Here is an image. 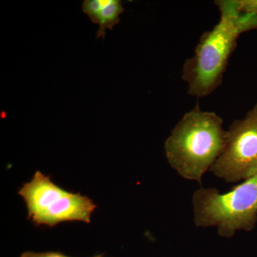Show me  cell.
<instances>
[{
    "label": "cell",
    "instance_id": "1",
    "mask_svg": "<svg viewBox=\"0 0 257 257\" xmlns=\"http://www.w3.org/2000/svg\"><path fill=\"white\" fill-rule=\"evenodd\" d=\"M226 134L220 116L196 106L182 116L166 140L169 164L184 179L201 183L222 153Z\"/></svg>",
    "mask_w": 257,
    "mask_h": 257
},
{
    "label": "cell",
    "instance_id": "2",
    "mask_svg": "<svg viewBox=\"0 0 257 257\" xmlns=\"http://www.w3.org/2000/svg\"><path fill=\"white\" fill-rule=\"evenodd\" d=\"M192 205L198 227L215 226L224 237H231L239 230L251 231L257 221V173L226 193L198 189Z\"/></svg>",
    "mask_w": 257,
    "mask_h": 257
},
{
    "label": "cell",
    "instance_id": "3",
    "mask_svg": "<svg viewBox=\"0 0 257 257\" xmlns=\"http://www.w3.org/2000/svg\"><path fill=\"white\" fill-rule=\"evenodd\" d=\"M220 19L212 30L201 37L192 58L186 60L182 79L190 95L204 97L221 84L230 56L241 34L226 10L218 8Z\"/></svg>",
    "mask_w": 257,
    "mask_h": 257
},
{
    "label": "cell",
    "instance_id": "4",
    "mask_svg": "<svg viewBox=\"0 0 257 257\" xmlns=\"http://www.w3.org/2000/svg\"><path fill=\"white\" fill-rule=\"evenodd\" d=\"M28 216L37 225L54 226L64 221L90 222L96 206L89 198L67 192L37 171L30 182L19 190Z\"/></svg>",
    "mask_w": 257,
    "mask_h": 257
},
{
    "label": "cell",
    "instance_id": "5",
    "mask_svg": "<svg viewBox=\"0 0 257 257\" xmlns=\"http://www.w3.org/2000/svg\"><path fill=\"white\" fill-rule=\"evenodd\" d=\"M211 170L226 182L245 180L257 173V104L226 131L224 150Z\"/></svg>",
    "mask_w": 257,
    "mask_h": 257
},
{
    "label": "cell",
    "instance_id": "6",
    "mask_svg": "<svg viewBox=\"0 0 257 257\" xmlns=\"http://www.w3.org/2000/svg\"><path fill=\"white\" fill-rule=\"evenodd\" d=\"M215 4L231 15L241 35L257 30V0H219Z\"/></svg>",
    "mask_w": 257,
    "mask_h": 257
},
{
    "label": "cell",
    "instance_id": "7",
    "mask_svg": "<svg viewBox=\"0 0 257 257\" xmlns=\"http://www.w3.org/2000/svg\"><path fill=\"white\" fill-rule=\"evenodd\" d=\"M124 12L121 2L119 0H105L98 18L99 30L96 38H104L106 30H112L114 25L119 23V16Z\"/></svg>",
    "mask_w": 257,
    "mask_h": 257
},
{
    "label": "cell",
    "instance_id": "8",
    "mask_svg": "<svg viewBox=\"0 0 257 257\" xmlns=\"http://www.w3.org/2000/svg\"><path fill=\"white\" fill-rule=\"evenodd\" d=\"M105 0H85L83 2L82 10L93 23L97 24L98 18Z\"/></svg>",
    "mask_w": 257,
    "mask_h": 257
},
{
    "label": "cell",
    "instance_id": "9",
    "mask_svg": "<svg viewBox=\"0 0 257 257\" xmlns=\"http://www.w3.org/2000/svg\"><path fill=\"white\" fill-rule=\"evenodd\" d=\"M20 257H69L59 252L36 253L27 251L23 253Z\"/></svg>",
    "mask_w": 257,
    "mask_h": 257
},
{
    "label": "cell",
    "instance_id": "10",
    "mask_svg": "<svg viewBox=\"0 0 257 257\" xmlns=\"http://www.w3.org/2000/svg\"><path fill=\"white\" fill-rule=\"evenodd\" d=\"M95 257H103V256H95Z\"/></svg>",
    "mask_w": 257,
    "mask_h": 257
}]
</instances>
